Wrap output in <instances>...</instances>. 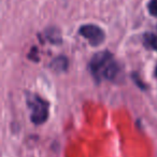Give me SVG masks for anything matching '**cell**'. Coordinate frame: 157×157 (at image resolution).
<instances>
[{"label":"cell","instance_id":"7","mask_svg":"<svg viewBox=\"0 0 157 157\" xmlns=\"http://www.w3.org/2000/svg\"><path fill=\"white\" fill-rule=\"evenodd\" d=\"M56 30V29H50V30L48 31V33H46V36H48V38L50 39V41H52L53 43H55V37L57 38H60V36H59V33L58 31H56V33H54V31Z\"/></svg>","mask_w":157,"mask_h":157},{"label":"cell","instance_id":"3","mask_svg":"<svg viewBox=\"0 0 157 157\" xmlns=\"http://www.w3.org/2000/svg\"><path fill=\"white\" fill-rule=\"evenodd\" d=\"M78 33L83 38H85L90 45L98 46L105 41V31L99 26L94 24H86L78 28Z\"/></svg>","mask_w":157,"mask_h":157},{"label":"cell","instance_id":"1","mask_svg":"<svg viewBox=\"0 0 157 157\" xmlns=\"http://www.w3.org/2000/svg\"><path fill=\"white\" fill-rule=\"evenodd\" d=\"M90 69L97 81L109 80L113 81L120 74V66L114 56L108 51L99 52L93 56L90 63Z\"/></svg>","mask_w":157,"mask_h":157},{"label":"cell","instance_id":"2","mask_svg":"<svg viewBox=\"0 0 157 157\" xmlns=\"http://www.w3.org/2000/svg\"><path fill=\"white\" fill-rule=\"evenodd\" d=\"M27 105L31 111L30 120L33 124L41 125L48 117V103L38 95H28Z\"/></svg>","mask_w":157,"mask_h":157},{"label":"cell","instance_id":"8","mask_svg":"<svg viewBox=\"0 0 157 157\" xmlns=\"http://www.w3.org/2000/svg\"><path fill=\"white\" fill-rule=\"evenodd\" d=\"M155 75H156V78H157V67H156V69H155Z\"/></svg>","mask_w":157,"mask_h":157},{"label":"cell","instance_id":"6","mask_svg":"<svg viewBox=\"0 0 157 157\" xmlns=\"http://www.w3.org/2000/svg\"><path fill=\"white\" fill-rule=\"evenodd\" d=\"M148 13L152 16H157V0H150L146 6Z\"/></svg>","mask_w":157,"mask_h":157},{"label":"cell","instance_id":"5","mask_svg":"<svg viewBox=\"0 0 157 157\" xmlns=\"http://www.w3.org/2000/svg\"><path fill=\"white\" fill-rule=\"evenodd\" d=\"M51 66H52L55 70H57V71H63V70H66L67 69V58L63 57V56L57 57V58L53 61Z\"/></svg>","mask_w":157,"mask_h":157},{"label":"cell","instance_id":"4","mask_svg":"<svg viewBox=\"0 0 157 157\" xmlns=\"http://www.w3.org/2000/svg\"><path fill=\"white\" fill-rule=\"evenodd\" d=\"M143 42L145 48H152L157 52V33H146L143 36Z\"/></svg>","mask_w":157,"mask_h":157}]
</instances>
